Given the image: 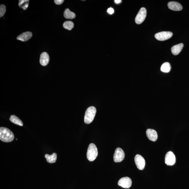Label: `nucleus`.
Returning <instances> with one entry per match:
<instances>
[{"label": "nucleus", "instance_id": "nucleus-1", "mask_svg": "<svg viewBox=\"0 0 189 189\" xmlns=\"http://www.w3.org/2000/svg\"><path fill=\"white\" fill-rule=\"evenodd\" d=\"M14 135L13 133L8 128L5 127L0 128V139L4 142H10L13 141Z\"/></svg>", "mask_w": 189, "mask_h": 189}, {"label": "nucleus", "instance_id": "nucleus-2", "mask_svg": "<svg viewBox=\"0 0 189 189\" xmlns=\"http://www.w3.org/2000/svg\"><path fill=\"white\" fill-rule=\"evenodd\" d=\"M97 110L95 107L91 106L89 107L85 112L84 121L85 123L90 124L93 121L95 116Z\"/></svg>", "mask_w": 189, "mask_h": 189}, {"label": "nucleus", "instance_id": "nucleus-3", "mask_svg": "<svg viewBox=\"0 0 189 189\" xmlns=\"http://www.w3.org/2000/svg\"><path fill=\"white\" fill-rule=\"evenodd\" d=\"M98 155V150L97 146L93 143L90 144L88 147L86 157L88 160L93 161Z\"/></svg>", "mask_w": 189, "mask_h": 189}, {"label": "nucleus", "instance_id": "nucleus-4", "mask_svg": "<svg viewBox=\"0 0 189 189\" xmlns=\"http://www.w3.org/2000/svg\"><path fill=\"white\" fill-rule=\"evenodd\" d=\"M146 14L147 11L146 9L144 7L141 8L135 17V23L137 24H140L142 23L146 18Z\"/></svg>", "mask_w": 189, "mask_h": 189}, {"label": "nucleus", "instance_id": "nucleus-5", "mask_svg": "<svg viewBox=\"0 0 189 189\" xmlns=\"http://www.w3.org/2000/svg\"><path fill=\"white\" fill-rule=\"evenodd\" d=\"M173 35V33L171 32L164 31L157 33L154 37L158 40L163 41L170 39Z\"/></svg>", "mask_w": 189, "mask_h": 189}, {"label": "nucleus", "instance_id": "nucleus-6", "mask_svg": "<svg viewBox=\"0 0 189 189\" xmlns=\"http://www.w3.org/2000/svg\"><path fill=\"white\" fill-rule=\"evenodd\" d=\"M125 158V153L122 149L118 147L115 151L114 155H113V160L115 163L121 162Z\"/></svg>", "mask_w": 189, "mask_h": 189}, {"label": "nucleus", "instance_id": "nucleus-7", "mask_svg": "<svg viewBox=\"0 0 189 189\" xmlns=\"http://www.w3.org/2000/svg\"><path fill=\"white\" fill-rule=\"evenodd\" d=\"M165 163L168 166H172L175 164L176 158L175 155L171 151L167 153L165 158Z\"/></svg>", "mask_w": 189, "mask_h": 189}, {"label": "nucleus", "instance_id": "nucleus-8", "mask_svg": "<svg viewBox=\"0 0 189 189\" xmlns=\"http://www.w3.org/2000/svg\"><path fill=\"white\" fill-rule=\"evenodd\" d=\"M131 179L128 177H123L119 179L118 182V185L125 188H129L132 185Z\"/></svg>", "mask_w": 189, "mask_h": 189}, {"label": "nucleus", "instance_id": "nucleus-9", "mask_svg": "<svg viewBox=\"0 0 189 189\" xmlns=\"http://www.w3.org/2000/svg\"><path fill=\"white\" fill-rule=\"evenodd\" d=\"M135 165L139 170H142L144 169L145 161L142 156L139 154H137L135 157Z\"/></svg>", "mask_w": 189, "mask_h": 189}, {"label": "nucleus", "instance_id": "nucleus-10", "mask_svg": "<svg viewBox=\"0 0 189 189\" xmlns=\"http://www.w3.org/2000/svg\"><path fill=\"white\" fill-rule=\"evenodd\" d=\"M146 135L148 138L151 141H155L158 138L157 132L155 130L148 129L146 131Z\"/></svg>", "mask_w": 189, "mask_h": 189}, {"label": "nucleus", "instance_id": "nucleus-11", "mask_svg": "<svg viewBox=\"0 0 189 189\" xmlns=\"http://www.w3.org/2000/svg\"><path fill=\"white\" fill-rule=\"evenodd\" d=\"M168 5L169 9L173 11H180L182 9L181 4L176 1H171L168 3Z\"/></svg>", "mask_w": 189, "mask_h": 189}, {"label": "nucleus", "instance_id": "nucleus-12", "mask_svg": "<svg viewBox=\"0 0 189 189\" xmlns=\"http://www.w3.org/2000/svg\"><path fill=\"white\" fill-rule=\"evenodd\" d=\"M50 61V57L48 53L45 52L41 54L40 56V62L42 66H46Z\"/></svg>", "mask_w": 189, "mask_h": 189}, {"label": "nucleus", "instance_id": "nucleus-13", "mask_svg": "<svg viewBox=\"0 0 189 189\" xmlns=\"http://www.w3.org/2000/svg\"><path fill=\"white\" fill-rule=\"evenodd\" d=\"M32 34L30 32H26L23 33L17 37V40L25 42L29 40L32 37Z\"/></svg>", "mask_w": 189, "mask_h": 189}, {"label": "nucleus", "instance_id": "nucleus-14", "mask_svg": "<svg viewBox=\"0 0 189 189\" xmlns=\"http://www.w3.org/2000/svg\"><path fill=\"white\" fill-rule=\"evenodd\" d=\"M184 46L183 44L180 43L173 46L171 50L173 54L175 56L179 54L183 48Z\"/></svg>", "mask_w": 189, "mask_h": 189}, {"label": "nucleus", "instance_id": "nucleus-15", "mask_svg": "<svg viewBox=\"0 0 189 189\" xmlns=\"http://www.w3.org/2000/svg\"><path fill=\"white\" fill-rule=\"evenodd\" d=\"M45 158L46 159V160L47 162L50 163H56L57 158V155L55 153H53L52 155H49L48 154H46L45 155Z\"/></svg>", "mask_w": 189, "mask_h": 189}, {"label": "nucleus", "instance_id": "nucleus-16", "mask_svg": "<svg viewBox=\"0 0 189 189\" xmlns=\"http://www.w3.org/2000/svg\"><path fill=\"white\" fill-rule=\"evenodd\" d=\"M9 120L13 123L17 124V125L23 126V124L22 121L17 116L15 115H12L11 116Z\"/></svg>", "mask_w": 189, "mask_h": 189}, {"label": "nucleus", "instance_id": "nucleus-17", "mask_svg": "<svg viewBox=\"0 0 189 189\" xmlns=\"http://www.w3.org/2000/svg\"><path fill=\"white\" fill-rule=\"evenodd\" d=\"M64 16L66 19H72L75 18L76 15L74 13L71 11L69 9H67L64 11Z\"/></svg>", "mask_w": 189, "mask_h": 189}, {"label": "nucleus", "instance_id": "nucleus-18", "mask_svg": "<svg viewBox=\"0 0 189 189\" xmlns=\"http://www.w3.org/2000/svg\"><path fill=\"white\" fill-rule=\"evenodd\" d=\"M161 71L165 73L170 72L171 69V66L169 63L166 62L164 63L161 67Z\"/></svg>", "mask_w": 189, "mask_h": 189}, {"label": "nucleus", "instance_id": "nucleus-19", "mask_svg": "<svg viewBox=\"0 0 189 189\" xmlns=\"http://www.w3.org/2000/svg\"><path fill=\"white\" fill-rule=\"evenodd\" d=\"M29 1L28 0H21L19 1V6L23 10L27 9L29 5Z\"/></svg>", "mask_w": 189, "mask_h": 189}, {"label": "nucleus", "instance_id": "nucleus-20", "mask_svg": "<svg viewBox=\"0 0 189 189\" xmlns=\"http://www.w3.org/2000/svg\"><path fill=\"white\" fill-rule=\"evenodd\" d=\"M63 25L64 28L69 31L71 30L74 27V23L70 21L64 22Z\"/></svg>", "mask_w": 189, "mask_h": 189}, {"label": "nucleus", "instance_id": "nucleus-21", "mask_svg": "<svg viewBox=\"0 0 189 189\" xmlns=\"http://www.w3.org/2000/svg\"><path fill=\"white\" fill-rule=\"evenodd\" d=\"M6 11V7L4 5L1 4L0 5V17L1 18L5 15Z\"/></svg>", "mask_w": 189, "mask_h": 189}, {"label": "nucleus", "instance_id": "nucleus-22", "mask_svg": "<svg viewBox=\"0 0 189 189\" xmlns=\"http://www.w3.org/2000/svg\"><path fill=\"white\" fill-rule=\"evenodd\" d=\"M64 1V0H55L54 1V3L56 5L62 4Z\"/></svg>", "mask_w": 189, "mask_h": 189}, {"label": "nucleus", "instance_id": "nucleus-23", "mask_svg": "<svg viewBox=\"0 0 189 189\" xmlns=\"http://www.w3.org/2000/svg\"><path fill=\"white\" fill-rule=\"evenodd\" d=\"M107 12L110 15H112L114 13V10L112 8L110 7L107 10Z\"/></svg>", "mask_w": 189, "mask_h": 189}, {"label": "nucleus", "instance_id": "nucleus-24", "mask_svg": "<svg viewBox=\"0 0 189 189\" xmlns=\"http://www.w3.org/2000/svg\"><path fill=\"white\" fill-rule=\"evenodd\" d=\"M114 1L116 3V4H119L122 1H121V0H115Z\"/></svg>", "mask_w": 189, "mask_h": 189}]
</instances>
